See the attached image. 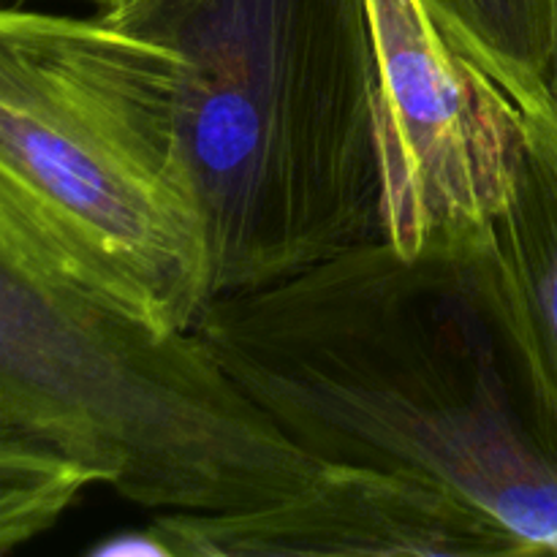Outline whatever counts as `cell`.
<instances>
[{"instance_id": "obj_8", "label": "cell", "mask_w": 557, "mask_h": 557, "mask_svg": "<svg viewBox=\"0 0 557 557\" xmlns=\"http://www.w3.org/2000/svg\"><path fill=\"white\" fill-rule=\"evenodd\" d=\"M98 479L0 413V555L52 531Z\"/></svg>"}, {"instance_id": "obj_4", "label": "cell", "mask_w": 557, "mask_h": 557, "mask_svg": "<svg viewBox=\"0 0 557 557\" xmlns=\"http://www.w3.org/2000/svg\"><path fill=\"white\" fill-rule=\"evenodd\" d=\"M0 413L158 515L248 509L308 487L321 468L194 332L158 335L103 308L3 221Z\"/></svg>"}, {"instance_id": "obj_6", "label": "cell", "mask_w": 557, "mask_h": 557, "mask_svg": "<svg viewBox=\"0 0 557 557\" xmlns=\"http://www.w3.org/2000/svg\"><path fill=\"white\" fill-rule=\"evenodd\" d=\"M156 557L531 555L495 517L406 473L324 462L308 487L234 511H169L141 528Z\"/></svg>"}, {"instance_id": "obj_3", "label": "cell", "mask_w": 557, "mask_h": 557, "mask_svg": "<svg viewBox=\"0 0 557 557\" xmlns=\"http://www.w3.org/2000/svg\"><path fill=\"white\" fill-rule=\"evenodd\" d=\"M180 58L103 14L0 3V221L103 308L185 335L212 299Z\"/></svg>"}, {"instance_id": "obj_10", "label": "cell", "mask_w": 557, "mask_h": 557, "mask_svg": "<svg viewBox=\"0 0 557 557\" xmlns=\"http://www.w3.org/2000/svg\"><path fill=\"white\" fill-rule=\"evenodd\" d=\"M82 3H90L96 11H112V9H117L123 0H82Z\"/></svg>"}, {"instance_id": "obj_9", "label": "cell", "mask_w": 557, "mask_h": 557, "mask_svg": "<svg viewBox=\"0 0 557 557\" xmlns=\"http://www.w3.org/2000/svg\"><path fill=\"white\" fill-rule=\"evenodd\" d=\"M428 5L498 85H542L553 0H428Z\"/></svg>"}, {"instance_id": "obj_5", "label": "cell", "mask_w": 557, "mask_h": 557, "mask_svg": "<svg viewBox=\"0 0 557 557\" xmlns=\"http://www.w3.org/2000/svg\"><path fill=\"white\" fill-rule=\"evenodd\" d=\"M384 239L400 253H476L522 147L515 98L428 0H368Z\"/></svg>"}, {"instance_id": "obj_1", "label": "cell", "mask_w": 557, "mask_h": 557, "mask_svg": "<svg viewBox=\"0 0 557 557\" xmlns=\"http://www.w3.org/2000/svg\"><path fill=\"white\" fill-rule=\"evenodd\" d=\"M194 335L315 462L406 473L557 553V455L484 248L359 245L286 281L212 297Z\"/></svg>"}, {"instance_id": "obj_7", "label": "cell", "mask_w": 557, "mask_h": 557, "mask_svg": "<svg viewBox=\"0 0 557 557\" xmlns=\"http://www.w3.org/2000/svg\"><path fill=\"white\" fill-rule=\"evenodd\" d=\"M504 90L520 107L522 147L484 259L557 455V107L539 82Z\"/></svg>"}, {"instance_id": "obj_2", "label": "cell", "mask_w": 557, "mask_h": 557, "mask_svg": "<svg viewBox=\"0 0 557 557\" xmlns=\"http://www.w3.org/2000/svg\"><path fill=\"white\" fill-rule=\"evenodd\" d=\"M98 14L180 58L212 297L384 239L368 0H123Z\"/></svg>"}]
</instances>
